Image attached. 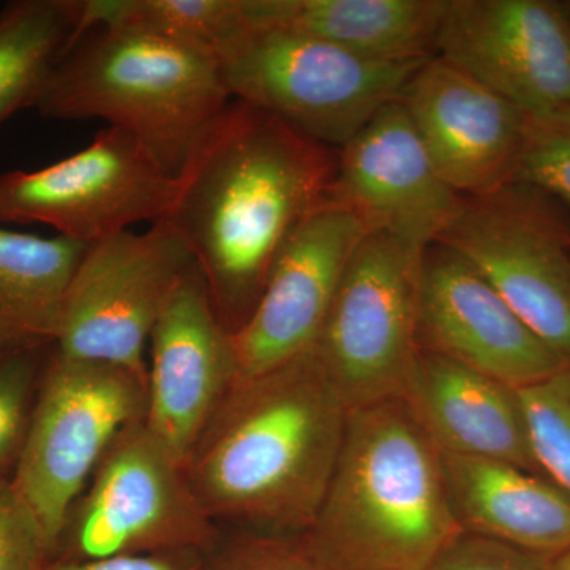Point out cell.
<instances>
[{
    "instance_id": "10",
    "label": "cell",
    "mask_w": 570,
    "mask_h": 570,
    "mask_svg": "<svg viewBox=\"0 0 570 570\" xmlns=\"http://www.w3.org/2000/svg\"><path fill=\"white\" fill-rule=\"evenodd\" d=\"M195 264L165 220L92 243L67 291L56 352L132 371L148 381L145 348L171 292Z\"/></svg>"
},
{
    "instance_id": "26",
    "label": "cell",
    "mask_w": 570,
    "mask_h": 570,
    "mask_svg": "<svg viewBox=\"0 0 570 570\" xmlns=\"http://www.w3.org/2000/svg\"><path fill=\"white\" fill-rule=\"evenodd\" d=\"M513 181L530 184L570 213V110L527 118Z\"/></svg>"
},
{
    "instance_id": "21",
    "label": "cell",
    "mask_w": 570,
    "mask_h": 570,
    "mask_svg": "<svg viewBox=\"0 0 570 570\" xmlns=\"http://www.w3.org/2000/svg\"><path fill=\"white\" fill-rule=\"evenodd\" d=\"M89 245L0 227V351L55 344L63 302Z\"/></svg>"
},
{
    "instance_id": "28",
    "label": "cell",
    "mask_w": 570,
    "mask_h": 570,
    "mask_svg": "<svg viewBox=\"0 0 570 570\" xmlns=\"http://www.w3.org/2000/svg\"><path fill=\"white\" fill-rule=\"evenodd\" d=\"M549 558L461 532L428 570H543Z\"/></svg>"
},
{
    "instance_id": "22",
    "label": "cell",
    "mask_w": 570,
    "mask_h": 570,
    "mask_svg": "<svg viewBox=\"0 0 570 570\" xmlns=\"http://www.w3.org/2000/svg\"><path fill=\"white\" fill-rule=\"evenodd\" d=\"M75 32L73 0H11L0 9V124L33 108Z\"/></svg>"
},
{
    "instance_id": "13",
    "label": "cell",
    "mask_w": 570,
    "mask_h": 570,
    "mask_svg": "<svg viewBox=\"0 0 570 570\" xmlns=\"http://www.w3.org/2000/svg\"><path fill=\"white\" fill-rule=\"evenodd\" d=\"M367 234L354 213L326 198L296 225L253 313L232 333L238 381L268 373L314 347L348 261Z\"/></svg>"
},
{
    "instance_id": "3",
    "label": "cell",
    "mask_w": 570,
    "mask_h": 570,
    "mask_svg": "<svg viewBox=\"0 0 570 570\" xmlns=\"http://www.w3.org/2000/svg\"><path fill=\"white\" fill-rule=\"evenodd\" d=\"M461 531L441 455L403 397L348 411L332 482L303 543L326 570H428Z\"/></svg>"
},
{
    "instance_id": "7",
    "label": "cell",
    "mask_w": 570,
    "mask_h": 570,
    "mask_svg": "<svg viewBox=\"0 0 570 570\" xmlns=\"http://www.w3.org/2000/svg\"><path fill=\"white\" fill-rule=\"evenodd\" d=\"M214 542L216 524L186 464L141 419L122 430L105 453L71 505L52 558L204 553Z\"/></svg>"
},
{
    "instance_id": "6",
    "label": "cell",
    "mask_w": 570,
    "mask_h": 570,
    "mask_svg": "<svg viewBox=\"0 0 570 570\" xmlns=\"http://www.w3.org/2000/svg\"><path fill=\"white\" fill-rule=\"evenodd\" d=\"M145 414V379L124 367L52 354L40 374L28 438L10 482L39 527L48 560L105 453Z\"/></svg>"
},
{
    "instance_id": "5",
    "label": "cell",
    "mask_w": 570,
    "mask_h": 570,
    "mask_svg": "<svg viewBox=\"0 0 570 570\" xmlns=\"http://www.w3.org/2000/svg\"><path fill=\"white\" fill-rule=\"evenodd\" d=\"M216 55L232 99L272 112L336 151L400 100L425 62L377 61L303 33L247 22Z\"/></svg>"
},
{
    "instance_id": "29",
    "label": "cell",
    "mask_w": 570,
    "mask_h": 570,
    "mask_svg": "<svg viewBox=\"0 0 570 570\" xmlns=\"http://www.w3.org/2000/svg\"><path fill=\"white\" fill-rule=\"evenodd\" d=\"M204 570H326L305 543L254 540L225 551Z\"/></svg>"
},
{
    "instance_id": "12",
    "label": "cell",
    "mask_w": 570,
    "mask_h": 570,
    "mask_svg": "<svg viewBox=\"0 0 570 570\" xmlns=\"http://www.w3.org/2000/svg\"><path fill=\"white\" fill-rule=\"evenodd\" d=\"M439 58L527 118L570 110V14L551 0H448Z\"/></svg>"
},
{
    "instance_id": "15",
    "label": "cell",
    "mask_w": 570,
    "mask_h": 570,
    "mask_svg": "<svg viewBox=\"0 0 570 570\" xmlns=\"http://www.w3.org/2000/svg\"><path fill=\"white\" fill-rule=\"evenodd\" d=\"M149 344L145 423L187 466L238 381L232 333L217 316L197 264L171 292Z\"/></svg>"
},
{
    "instance_id": "2",
    "label": "cell",
    "mask_w": 570,
    "mask_h": 570,
    "mask_svg": "<svg viewBox=\"0 0 570 570\" xmlns=\"http://www.w3.org/2000/svg\"><path fill=\"white\" fill-rule=\"evenodd\" d=\"M347 417L311 348L236 381L187 463L190 482L214 520L306 532L332 482Z\"/></svg>"
},
{
    "instance_id": "20",
    "label": "cell",
    "mask_w": 570,
    "mask_h": 570,
    "mask_svg": "<svg viewBox=\"0 0 570 570\" xmlns=\"http://www.w3.org/2000/svg\"><path fill=\"white\" fill-rule=\"evenodd\" d=\"M448 0H245L247 24L284 29L355 55L422 62L436 55Z\"/></svg>"
},
{
    "instance_id": "25",
    "label": "cell",
    "mask_w": 570,
    "mask_h": 570,
    "mask_svg": "<svg viewBox=\"0 0 570 570\" xmlns=\"http://www.w3.org/2000/svg\"><path fill=\"white\" fill-rule=\"evenodd\" d=\"M39 351L0 356V487L11 482L28 438L40 381Z\"/></svg>"
},
{
    "instance_id": "31",
    "label": "cell",
    "mask_w": 570,
    "mask_h": 570,
    "mask_svg": "<svg viewBox=\"0 0 570 570\" xmlns=\"http://www.w3.org/2000/svg\"><path fill=\"white\" fill-rule=\"evenodd\" d=\"M543 570H570V549L549 558Z\"/></svg>"
},
{
    "instance_id": "27",
    "label": "cell",
    "mask_w": 570,
    "mask_h": 570,
    "mask_svg": "<svg viewBox=\"0 0 570 570\" xmlns=\"http://www.w3.org/2000/svg\"><path fill=\"white\" fill-rule=\"evenodd\" d=\"M48 561L39 527L10 483L0 487V570H37Z\"/></svg>"
},
{
    "instance_id": "33",
    "label": "cell",
    "mask_w": 570,
    "mask_h": 570,
    "mask_svg": "<svg viewBox=\"0 0 570 570\" xmlns=\"http://www.w3.org/2000/svg\"><path fill=\"white\" fill-rule=\"evenodd\" d=\"M2 355H3V352H2V351H0V356H2Z\"/></svg>"
},
{
    "instance_id": "9",
    "label": "cell",
    "mask_w": 570,
    "mask_h": 570,
    "mask_svg": "<svg viewBox=\"0 0 570 570\" xmlns=\"http://www.w3.org/2000/svg\"><path fill=\"white\" fill-rule=\"evenodd\" d=\"M438 243L485 277L524 322L570 363V214L530 184L464 198Z\"/></svg>"
},
{
    "instance_id": "24",
    "label": "cell",
    "mask_w": 570,
    "mask_h": 570,
    "mask_svg": "<svg viewBox=\"0 0 570 570\" xmlns=\"http://www.w3.org/2000/svg\"><path fill=\"white\" fill-rule=\"evenodd\" d=\"M519 395L535 466L570 494V363Z\"/></svg>"
},
{
    "instance_id": "14",
    "label": "cell",
    "mask_w": 570,
    "mask_h": 570,
    "mask_svg": "<svg viewBox=\"0 0 570 570\" xmlns=\"http://www.w3.org/2000/svg\"><path fill=\"white\" fill-rule=\"evenodd\" d=\"M325 198L415 253L441 239L464 202L438 174L401 100L337 149Z\"/></svg>"
},
{
    "instance_id": "11",
    "label": "cell",
    "mask_w": 570,
    "mask_h": 570,
    "mask_svg": "<svg viewBox=\"0 0 570 570\" xmlns=\"http://www.w3.org/2000/svg\"><path fill=\"white\" fill-rule=\"evenodd\" d=\"M174 189L175 176L137 137L107 126L58 163L0 174V224L50 225L92 245L141 220H163Z\"/></svg>"
},
{
    "instance_id": "18",
    "label": "cell",
    "mask_w": 570,
    "mask_h": 570,
    "mask_svg": "<svg viewBox=\"0 0 570 570\" xmlns=\"http://www.w3.org/2000/svg\"><path fill=\"white\" fill-rule=\"evenodd\" d=\"M403 400L439 452L540 474L519 389L422 348Z\"/></svg>"
},
{
    "instance_id": "19",
    "label": "cell",
    "mask_w": 570,
    "mask_h": 570,
    "mask_svg": "<svg viewBox=\"0 0 570 570\" xmlns=\"http://www.w3.org/2000/svg\"><path fill=\"white\" fill-rule=\"evenodd\" d=\"M439 455L461 532L546 558L570 549V494L557 483L502 461Z\"/></svg>"
},
{
    "instance_id": "8",
    "label": "cell",
    "mask_w": 570,
    "mask_h": 570,
    "mask_svg": "<svg viewBox=\"0 0 570 570\" xmlns=\"http://www.w3.org/2000/svg\"><path fill=\"white\" fill-rule=\"evenodd\" d=\"M423 253L367 234L352 255L314 352L347 411L403 397L420 352Z\"/></svg>"
},
{
    "instance_id": "30",
    "label": "cell",
    "mask_w": 570,
    "mask_h": 570,
    "mask_svg": "<svg viewBox=\"0 0 570 570\" xmlns=\"http://www.w3.org/2000/svg\"><path fill=\"white\" fill-rule=\"evenodd\" d=\"M202 553L141 554V557H112L100 560H61L52 558L37 570H204Z\"/></svg>"
},
{
    "instance_id": "17",
    "label": "cell",
    "mask_w": 570,
    "mask_h": 570,
    "mask_svg": "<svg viewBox=\"0 0 570 570\" xmlns=\"http://www.w3.org/2000/svg\"><path fill=\"white\" fill-rule=\"evenodd\" d=\"M400 100L438 174L461 197H482L513 181L527 116L489 86L433 56Z\"/></svg>"
},
{
    "instance_id": "4",
    "label": "cell",
    "mask_w": 570,
    "mask_h": 570,
    "mask_svg": "<svg viewBox=\"0 0 570 570\" xmlns=\"http://www.w3.org/2000/svg\"><path fill=\"white\" fill-rule=\"evenodd\" d=\"M216 52L121 29L70 45L33 110L59 121L104 119L137 137L178 175L206 127L230 102Z\"/></svg>"
},
{
    "instance_id": "1",
    "label": "cell",
    "mask_w": 570,
    "mask_h": 570,
    "mask_svg": "<svg viewBox=\"0 0 570 570\" xmlns=\"http://www.w3.org/2000/svg\"><path fill=\"white\" fill-rule=\"evenodd\" d=\"M335 170L336 149L236 99L195 142L163 220L193 254L228 332L253 313L277 254L325 200Z\"/></svg>"
},
{
    "instance_id": "23",
    "label": "cell",
    "mask_w": 570,
    "mask_h": 570,
    "mask_svg": "<svg viewBox=\"0 0 570 570\" xmlns=\"http://www.w3.org/2000/svg\"><path fill=\"white\" fill-rule=\"evenodd\" d=\"M73 10L75 40L94 29H121L214 52L246 24L245 0H73Z\"/></svg>"
},
{
    "instance_id": "16",
    "label": "cell",
    "mask_w": 570,
    "mask_h": 570,
    "mask_svg": "<svg viewBox=\"0 0 570 570\" xmlns=\"http://www.w3.org/2000/svg\"><path fill=\"white\" fill-rule=\"evenodd\" d=\"M419 340L425 351L517 389L568 365L474 266L441 243L422 255Z\"/></svg>"
},
{
    "instance_id": "32",
    "label": "cell",
    "mask_w": 570,
    "mask_h": 570,
    "mask_svg": "<svg viewBox=\"0 0 570 570\" xmlns=\"http://www.w3.org/2000/svg\"><path fill=\"white\" fill-rule=\"evenodd\" d=\"M564 3H566V9H568L569 14H570V2H564Z\"/></svg>"
}]
</instances>
